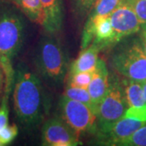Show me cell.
<instances>
[{
  "instance_id": "obj_24",
  "label": "cell",
  "mask_w": 146,
  "mask_h": 146,
  "mask_svg": "<svg viewBox=\"0 0 146 146\" xmlns=\"http://www.w3.org/2000/svg\"><path fill=\"white\" fill-rule=\"evenodd\" d=\"M138 33H139L138 36L140 37L141 44H142V46H143L146 52V24L145 25H141V29L138 32Z\"/></svg>"
},
{
  "instance_id": "obj_4",
  "label": "cell",
  "mask_w": 146,
  "mask_h": 146,
  "mask_svg": "<svg viewBox=\"0 0 146 146\" xmlns=\"http://www.w3.org/2000/svg\"><path fill=\"white\" fill-rule=\"evenodd\" d=\"M110 65L119 76L140 82L146 80V52L139 36H130L114 46Z\"/></svg>"
},
{
  "instance_id": "obj_17",
  "label": "cell",
  "mask_w": 146,
  "mask_h": 146,
  "mask_svg": "<svg viewBox=\"0 0 146 146\" xmlns=\"http://www.w3.org/2000/svg\"><path fill=\"white\" fill-rule=\"evenodd\" d=\"M63 95H65L66 97H68L71 99L76 100V101L80 102L81 103L87 105L88 106H89L94 110V113L96 114V111L94 109V104H93V102H92L90 94L88 91V89L72 87V86H66Z\"/></svg>"
},
{
  "instance_id": "obj_18",
  "label": "cell",
  "mask_w": 146,
  "mask_h": 146,
  "mask_svg": "<svg viewBox=\"0 0 146 146\" xmlns=\"http://www.w3.org/2000/svg\"><path fill=\"white\" fill-rule=\"evenodd\" d=\"M116 146H146V124L131 136L118 142Z\"/></svg>"
},
{
  "instance_id": "obj_7",
  "label": "cell",
  "mask_w": 146,
  "mask_h": 146,
  "mask_svg": "<svg viewBox=\"0 0 146 146\" xmlns=\"http://www.w3.org/2000/svg\"><path fill=\"white\" fill-rule=\"evenodd\" d=\"M113 28L112 46L140 31L141 24L134 8V0H120L110 15Z\"/></svg>"
},
{
  "instance_id": "obj_14",
  "label": "cell",
  "mask_w": 146,
  "mask_h": 146,
  "mask_svg": "<svg viewBox=\"0 0 146 146\" xmlns=\"http://www.w3.org/2000/svg\"><path fill=\"white\" fill-rule=\"evenodd\" d=\"M10 2L21 11L28 20L42 27L44 14L40 0H10Z\"/></svg>"
},
{
  "instance_id": "obj_26",
  "label": "cell",
  "mask_w": 146,
  "mask_h": 146,
  "mask_svg": "<svg viewBox=\"0 0 146 146\" xmlns=\"http://www.w3.org/2000/svg\"><path fill=\"white\" fill-rule=\"evenodd\" d=\"M142 86H143V91H144V97H145V101L146 104V80L142 82Z\"/></svg>"
},
{
  "instance_id": "obj_5",
  "label": "cell",
  "mask_w": 146,
  "mask_h": 146,
  "mask_svg": "<svg viewBox=\"0 0 146 146\" xmlns=\"http://www.w3.org/2000/svg\"><path fill=\"white\" fill-rule=\"evenodd\" d=\"M127 107L121 78L115 74H110L109 89L100 103L97 114L96 134L109 130L124 115Z\"/></svg>"
},
{
  "instance_id": "obj_12",
  "label": "cell",
  "mask_w": 146,
  "mask_h": 146,
  "mask_svg": "<svg viewBox=\"0 0 146 146\" xmlns=\"http://www.w3.org/2000/svg\"><path fill=\"white\" fill-rule=\"evenodd\" d=\"M101 50H102L93 42L88 47L82 49L77 58L69 65L68 75L94 70L97 68Z\"/></svg>"
},
{
  "instance_id": "obj_10",
  "label": "cell",
  "mask_w": 146,
  "mask_h": 146,
  "mask_svg": "<svg viewBox=\"0 0 146 146\" xmlns=\"http://www.w3.org/2000/svg\"><path fill=\"white\" fill-rule=\"evenodd\" d=\"M110 78V75L106 63L103 59L99 58L96 73L88 87L96 114H98L100 103L109 89Z\"/></svg>"
},
{
  "instance_id": "obj_8",
  "label": "cell",
  "mask_w": 146,
  "mask_h": 146,
  "mask_svg": "<svg viewBox=\"0 0 146 146\" xmlns=\"http://www.w3.org/2000/svg\"><path fill=\"white\" fill-rule=\"evenodd\" d=\"M42 145L45 146H77L82 141L60 116L47 119L42 128Z\"/></svg>"
},
{
  "instance_id": "obj_23",
  "label": "cell",
  "mask_w": 146,
  "mask_h": 146,
  "mask_svg": "<svg viewBox=\"0 0 146 146\" xmlns=\"http://www.w3.org/2000/svg\"><path fill=\"white\" fill-rule=\"evenodd\" d=\"M134 8L141 25H145L146 0H134Z\"/></svg>"
},
{
  "instance_id": "obj_15",
  "label": "cell",
  "mask_w": 146,
  "mask_h": 146,
  "mask_svg": "<svg viewBox=\"0 0 146 146\" xmlns=\"http://www.w3.org/2000/svg\"><path fill=\"white\" fill-rule=\"evenodd\" d=\"M120 0H96L87 15V20L84 23V29L89 28L96 19L102 16L111 15Z\"/></svg>"
},
{
  "instance_id": "obj_13",
  "label": "cell",
  "mask_w": 146,
  "mask_h": 146,
  "mask_svg": "<svg viewBox=\"0 0 146 146\" xmlns=\"http://www.w3.org/2000/svg\"><path fill=\"white\" fill-rule=\"evenodd\" d=\"M120 77L127 106H141L145 105L142 82L122 76Z\"/></svg>"
},
{
  "instance_id": "obj_20",
  "label": "cell",
  "mask_w": 146,
  "mask_h": 146,
  "mask_svg": "<svg viewBox=\"0 0 146 146\" xmlns=\"http://www.w3.org/2000/svg\"><path fill=\"white\" fill-rule=\"evenodd\" d=\"M9 98H10V95L3 94L1 103H0V130L8 124Z\"/></svg>"
},
{
  "instance_id": "obj_19",
  "label": "cell",
  "mask_w": 146,
  "mask_h": 146,
  "mask_svg": "<svg viewBox=\"0 0 146 146\" xmlns=\"http://www.w3.org/2000/svg\"><path fill=\"white\" fill-rule=\"evenodd\" d=\"M19 128L16 124H11L4 127L0 130V145H6L11 143L18 135Z\"/></svg>"
},
{
  "instance_id": "obj_21",
  "label": "cell",
  "mask_w": 146,
  "mask_h": 146,
  "mask_svg": "<svg viewBox=\"0 0 146 146\" xmlns=\"http://www.w3.org/2000/svg\"><path fill=\"white\" fill-rule=\"evenodd\" d=\"M123 116L146 123V104L141 106H129Z\"/></svg>"
},
{
  "instance_id": "obj_1",
  "label": "cell",
  "mask_w": 146,
  "mask_h": 146,
  "mask_svg": "<svg viewBox=\"0 0 146 146\" xmlns=\"http://www.w3.org/2000/svg\"><path fill=\"white\" fill-rule=\"evenodd\" d=\"M13 111L24 130L32 131L44 119L49 104L41 80L25 63L15 65L12 88Z\"/></svg>"
},
{
  "instance_id": "obj_3",
  "label": "cell",
  "mask_w": 146,
  "mask_h": 146,
  "mask_svg": "<svg viewBox=\"0 0 146 146\" xmlns=\"http://www.w3.org/2000/svg\"><path fill=\"white\" fill-rule=\"evenodd\" d=\"M54 34L42 36L35 50L34 63L37 73L46 81L59 85L67 77L68 59L61 42Z\"/></svg>"
},
{
  "instance_id": "obj_25",
  "label": "cell",
  "mask_w": 146,
  "mask_h": 146,
  "mask_svg": "<svg viewBox=\"0 0 146 146\" xmlns=\"http://www.w3.org/2000/svg\"><path fill=\"white\" fill-rule=\"evenodd\" d=\"M5 88V75L2 67L0 66V94L3 93Z\"/></svg>"
},
{
  "instance_id": "obj_2",
  "label": "cell",
  "mask_w": 146,
  "mask_h": 146,
  "mask_svg": "<svg viewBox=\"0 0 146 146\" xmlns=\"http://www.w3.org/2000/svg\"><path fill=\"white\" fill-rule=\"evenodd\" d=\"M25 18L11 2H0V66L5 75L3 94L8 95L13 88L15 60L25 42Z\"/></svg>"
},
{
  "instance_id": "obj_6",
  "label": "cell",
  "mask_w": 146,
  "mask_h": 146,
  "mask_svg": "<svg viewBox=\"0 0 146 146\" xmlns=\"http://www.w3.org/2000/svg\"><path fill=\"white\" fill-rule=\"evenodd\" d=\"M60 117L80 139L86 134H96L98 117L87 105L62 95L58 102Z\"/></svg>"
},
{
  "instance_id": "obj_16",
  "label": "cell",
  "mask_w": 146,
  "mask_h": 146,
  "mask_svg": "<svg viewBox=\"0 0 146 146\" xmlns=\"http://www.w3.org/2000/svg\"><path fill=\"white\" fill-rule=\"evenodd\" d=\"M96 70H97V68L93 71L81 72L68 75L66 86H72V87L88 89L89 84L92 81L94 75L96 73Z\"/></svg>"
},
{
  "instance_id": "obj_22",
  "label": "cell",
  "mask_w": 146,
  "mask_h": 146,
  "mask_svg": "<svg viewBox=\"0 0 146 146\" xmlns=\"http://www.w3.org/2000/svg\"><path fill=\"white\" fill-rule=\"evenodd\" d=\"M96 0H72L73 9L78 16L88 15Z\"/></svg>"
},
{
  "instance_id": "obj_9",
  "label": "cell",
  "mask_w": 146,
  "mask_h": 146,
  "mask_svg": "<svg viewBox=\"0 0 146 146\" xmlns=\"http://www.w3.org/2000/svg\"><path fill=\"white\" fill-rule=\"evenodd\" d=\"M146 123L123 116L109 130L96 134V143L101 145H116L118 142L131 136Z\"/></svg>"
},
{
  "instance_id": "obj_27",
  "label": "cell",
  "mask_w": 146,
  "mask_h": 146,
  "mask_svg": "<svg viewBox=\"0 0 146 146\" xmlns=\"http://www.w3.org/2000/svg\"><path fill=\"white\" fill-rule=\"evenodd\" d=\"M5 1H10V0H0V2H5Z\"/></svg>"
},
{
  "instance_id": "obj_11",
  "label": "cell",
  "mask_w": 146,
  "mask_h": 146,
  "mask_svg": "<svg viewBox=\"0 0 146 146\" xmlns=\"http://www.w3.org/2000/svg\"><path fill=\"white\" fill-rule=\"evenodd\" d=\"M44 14L42 28L50 34L61 31L63 23V0H40Z\"/></svg>"
}]
</instances>
